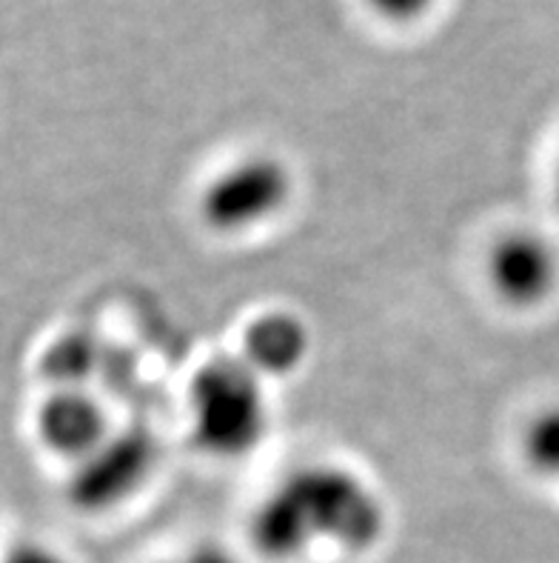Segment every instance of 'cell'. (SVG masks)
<instances>
[{
    "label": "cell",
    "instance_id": "277c9868",
    "mask_svg": "<svg viewBox=\"0 0 559 563\" xmlns=\"http://www.w3.org/2000/svg\"><path fill=\"white\" fill-rule=\"evenodd\" d=\"M155 466V443L143 432H112L98 450L75 464L71 504L83 512H107L141 493Z\"/></svg>",
    "mask_w": 559,
    "mask_h": 563
},
{
    "label": "cell",
    "instance_id": "7a4b0ae2",
    "mask_svg": "<svg viewBox=\"0 0 559 563\" xmlns=\"http://www.w3.org/2000/svg\"><path fill=\"white\" fill-rule=\"evenodd\" d=\"M186 409L191 443L220 461L251 455L269 435L266 380L241 357H214L198 369L189 384Z\"/></svg>",
    "mask_w": 559,
    "mask_h": 563
},
{
    "label": "cell",
    "instance_id": "8992f818",
    "mask_svg": "<svg viewBox=\"0 0 559 563\" xmlns=\"http://www.w3.org/2000/svg\"><path fill=\"white\" fill-rule=\"evenodd\" d=\"M37 441L55 455L75 461L94 452L112 435L109 412L86 389H55L35 412Z\"/></svg>",
    "mask_w": 559,
    "mask_h": 563
},
{
    "label": "cell",
    "instance_id": "3957f363",
    "mask_svg": "<svg viewBox=\"0 0 559 563\" xmlns=\"http://www.w3.org/2000/svg\"><path fill=\"white\" fill-rule=\"evenodd\" d=\"M298 192L294 169L275 152H248L220 166L198 198L203 227L220 238H234L269 227L291 207Z\"/></svg>",
    "mask_w": 559,
    "mask_h": 563
},
{
    "label": "cell",
    "instance_id": "9c48e42d",
    "mask_svg": "<svg viewBox=\"0 0 559 563\" xmlns=\"http://www.w3.org/2000/svg\"><path fill=\"white\" fill-rule=\"evenodd\" d=\"M525 466L546 481H559V404L539 409L519 435Z\"/></svg>",
    "mask_w": 559,
    "mask_h": 563
},
{
    "label": "cell",
    "instance_id": "5b68a950",
    "mask_svg": "<svg viewBox=\"0 0 559 563\" xmlns=\"http://www.w3.org/2000/svg\"><path fill=\"white\" fill-rule=\"evenodd\" d=\"M491 292L511 309L543 307L559 286V252L534 229H511L496 238L485 257Z\"/></svg>",
    "mask_w": 559,
    "mask_h": 563
},
{
    "label": "cell",
    "instance_id": "30bf717a",
    "mask_svg": "<svg viewBox=\"0 0 559 563\" xmlns=\"http://www.w3.org/2000/svg\"><path fill=\"white\" fill-rule=\"evenodd\" d=\"M371 12H377L382 21L391 23H414L432 12L437 0H366Z\"/></svg>",
    "mask_w": 559,
    "mask_h": 563
},
{
    "label": "cell",
    "instance_id": "ba28073f",
    "mask_svg": "<svg viewBox=\"0 0 559 563\" xmlns=\"http://www.w3.org/2000/svg\"><path fill=\"white\" fill-rule=\"evenodd\" d=\"M43 375L55 384V389H83V380L94 369L92 338L83 332L57 338L43 352Z\"/></svg>",
    "mask_w": 559,
    "mask_h": 563
},
{
    "label": "cell",
    "instance_id": "52a82bcc",
    "mask_svg": "<svg viewBox=\"0 0 559 563\" xmlns=\"http://www.w3.org/2000/svg\"><path fill=\"white\" fill-rule=\"evenodd\" d=\"M309 327L294 312L271 309L248 323L241 341V361L262 380L298 372L309 357Z\"/></svg>",
    "mask_w": 559,
    "mask_h": 563
},
{
    "label": "cell",
    "instance_id": "8fae6325",
    "mask_svg": "<svg viewBox=\"0 0 559 563\" xmlns=\"http://www.w3.org/2000/svg\"><path fill=\"white\" fill-rule=\"evenodd\" d=\"M160 563H243V561L234 555V552H228L226 547H220V543H194V547H186V550L164 558Z\"/></svg>",
    "mask_w": 559,
    "mask_h": 563
},
{
    "label": "cell",
    "instance_id": "6da1fadb",
    "mask_svg": "<svg viewBox=\"0 0 559 563\" xmlns=\"http://www.w3.org/2000/svg\"><path fill=\"white\" fill-rule=\"evenodd\" d=\"M385 523V500L362 475L340 464H305L257 504L248 538L266 561L291 563L320 547L362 555L380 543Z\"/></svg>",
    "mask_w": 559,
    "mask_h": 563
},
{
    "label": "cell",
    "instance_id": "4fadbf2b",
    "mask_svg": "<svg viewBox=\"0 0 559 563\" xmlns=\"http://www.w3.org/2000/svg\"><path fill=\"white\" fill-rule=\"evenodd\" d=\"M554 192H557V203H559V155H557V166H554Z\"/></svg>",
    "mask_w": 559,
    "mask_h": 563
},
{
    "label": "cell",
    "instance_id": "7c38bea8",
    "mask_svg": "<svg viewBox=\"0 0 559 563\" xmlns=\"http://www.w3.org/2000/svg\"><path fill=\"white\" fill-rule=\"evenodd\" d=\"M3 563H66V558L46 550V547L29 543V547H18V550L9 552V555L3 558Z\"/></svg>",
    "mask_w": 559,
    "mask_h": 563
}]
</instances>
